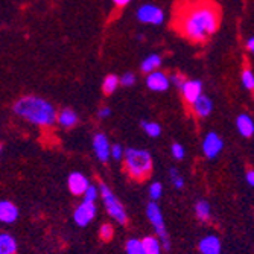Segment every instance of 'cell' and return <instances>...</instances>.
I'll use <instances>...</instances> for the list:
<instances>
[{
	"mask_svg": "<svg viewBox=\"0 0 254 254\" xmlns=\"http://www.w3.org/2000/svg\"><path fill=\"white\" fill-rule=\"evenodd\" d=\"M245 181L248 183V186H254V171L253 169H250V171H247V174H245Z\"/></svg>",
	"mask_w": 254,
	"mask_h": 254,
	"instance_id": "obj_35",
	"label": "cell"
},
{
	"mask_svg": "<svg viewBox=\"0 0 254 254\" xmlns=\"http://www.w3.org/2000/svg\"><path fill=\"white\" fill-rule=\"evenodd\" d=\"M0 154H2V145H0Z\"/></svg>",
	"mask_w": 254,
	"mask_h": 254,
	"instance_id": "obj_38",
	"label": "cell"
},
{
	"mask_svg": "<svg viewBox=\"0 0 254 254\" xmlns=\"http://www.w3.org/2000/svg\"><path fill=\"white\" fill-rule=\"evenodd\" d=\"M125 168L131 178L142 181L148 178L152 172V155L146 149L140 148H128L124 152Z\"/></svg>",
	"mask_w": 254,
	"mask_h": 254,
	"instance_id": "obj_3",
	"label": "cell"
},
{
	"mask_svg": "<svg viewBox=\"0 0 254 254\" xmlns=\"http://www.w3.org/2000/svg\"><path fill=\"white\" fill-rule=\"evenodd\" d=\"M190 105H192L195 116L198 118H207V116H210L213 111V101L209 96H205L204 93L199 98H196Z\"/></svg>",
	"mask_w": 254,
	"mask_h": 254,
	"instance_id": "obj_13",
	"label": "cell"
},
{
	"mask_svg": "<svg viewBox=\"0 0 254 254\" xmlns=\"http://www.w3.org/2000/svg\"><path fill=\"white\" fill-rule=\"evenodd\" d=\"M96 216V204L95 202H87L82 201L73 213V219L76 222V225L79 227H87L91 221Z\"/></svg>",
	"mask_w": 254,
	"mask_h": 254,
	"instance_id": "obj_8",
	"label": "cell"
},
{
	"mask_svg": "<svg viewBox=\"0 0 254 254\" xmlns=\"http://www.w3.org/2000/svg\"><path fill=\"white\" fill-rule=\"evenodd\" d=\"M135 81H137V78H135V75L132 72H127L124 76L119 78V84L124 85V87H132L135 84Z\"/></svg>",
	"mask_w": 254,
	"mask_h": 254,
	"instance_id": "obj_31",
	"label": "cell"
},
{
	"mask_svg": "<svg viewBox=\"0 0 254 254\" xmlns=\"http://www.w3.org/2000/svg\"><path fill=\"white\" fill-rule=\"evenodd\" d=\"M169 178H171V183L174 184L175 189H183L184 188V178L178 174V171L175 168H172L169 171Z\"/></svg>",
	"mask_w": 254,
	"mask_h": 254,
	"instance_id": "obj_28",
	"label": "cell"
},
{
	"mask_svg": "<svg viewBox=\"0 0 254 254\" xmlns=\"http://www.w3.org/2000/svg\"><path fill=\"white\" fill-rule=\"evenodd\" d=\"M101 195L105 204V209L108 212V215L119 224H127L128 216L125 212V207L122 205V202L116 198V195L113 193V190L107 186V184H101Z\"/></svg>",
	"mask_w": 254,
	"mask_h": 254,
	"instance_id": "obj_4",
	"label": "cell"
},
{
	"mask_svg": "<svg viewBox=\"0 0 254 254\" xmlns=\"http://www.w3.org/2000/svg\"><path fill=\"white\" fill-rule=\"evenodd\" d=\"M127 254H145L143 242L140 239H129L127 242Z\"/></svg>",
	"mask_w": 254,
	"mask_h": 254,
	"instance_id": "obj_24",
	"label": "cell"
},
{
	"mask_svg": "<svg viewBox=\"0 0 254 254\" xmlns=\"http://www.w3.org/2000/svg\"><path fill=\"white\" fill-rule=\"evenodd\" d=\"M146 216L149 219V222L152 224L157 236L161 239L160 244H163L165 250L171 248V242H169V236H168V230L165 225V219H163V213H161V209L158 207V204L155 201H151L146 207Z\"/></svg>",
	"mask_w": 254,
	"mask_h": 254,
	"instance_id": "obj_5",
	"label": "cell"
},
{
	"mask_svg": "<svg viewBox=\"0 0 254 254\" xmlns=\"http://www.w3.org/2000/svg\"><path fill=\"white\" fill-rule=\"evenodd\" d=\"M99 236H101L102 241H110V239H113V236H114V230H113V227H111L110 224H104V225L101 227V230H99Z\"/></svg>",
	"mask_w": 254,
	"mask_h": 254,
	"instance_id": "obj_30",
	"label": "cell"
},
{
	"mask_svg": "<svg viewBox=\"0 0 254 254\" xmlns=\"http://www.w3.org/2000/svg\"><path fill=\"white\" fill-rule=\"evenodd\" d=\"M124 152H125V149L119 143L110 146V157H113L114 160H122L124 158Z\"/></svg>",
	"mask_w": 254,
	"mask_h": 254,
	"instance_id": "obj_32",
	"label": "cell"
},
{
	"mask_svg": "<svg viewBox=\"0 0 254 254\" xmlns=\"http://www.w3.org/2000/svg\"><path fill=\"white\" fill-rule=\"evenodd\" d=\"M180 90H181L183 99L190 105L196 98L202 95V82L199 79H186Z\"/></svg>",
	"mask_w": 254,
	"mask_h": 254,
	"instance_id": "obj_11",
	"label": "cell"
},
{
	"mask_svg": "<svg viewBox=\"0 0 254 254\" xmlns=\"http://www.w3.org/2000/svg\"><path fill=\"white\" fill-rule=\"evenodd\" d=\"M67 184H68V189H70V192L73 195L81 196V195H84L85 189L88 188L90 181L81 172H72L70 175H68V178H67Z\"/></svg>",
	"mask_w": 254,
	"mask_h": 254,
	"instance_id": "obj_12",
	"label": "cell"
},
{
	"mask_svg": "<svg viewBox=\"0 0 254 254\" xmlns=\"http://www.w3.org/2000/svg\"><path fill=\"white\" fill-rule=\"evenodd\" d=\"M236 128L242 137H253L254 134V121L248 113H242L236 118Z\"/></svg>",
	"mask_w": 254,
	"mask_h": 254,
	"instance_id": "obj_16",
	"label": "cell"
},
{
	"mask_svg": "<svg viewBox=\"0 0 254 254\" xmlns=\"http://www.w3.org/2000/svg\"><path fill=\"white\" fill-rule=\"evenodd\" d=\"M119 76L118 75H107L102 81V91L105 95H113L119 88Z\"/></svg>",
	"mask_w": 254,
	"mask_h": 254,
	"instance_id": "obj_20",
	"label": "cell"
},
{
	"mask_svg": "<svg viewBox=\"0 0 254 254\" xmlns=\"http://www.w3.org/2000/svg\"><path fill=\"white\" fill-rule=\"evenodd\" d=\"M135 18L140 23H145V25L160 26V25H163V21H165V11L157 5L145 3L137 9Z\"/></svg>",
	"mask_w": 254,
	"mask_h": 254,
	"instance_id": "obj_6",
	"label": "cell"
},
{
	"mask_svg": "<svg viewBox=\"0 0 254 254\" xmlns=\"http://www.w3.org/2000/svg\"><path fill=\"white\" fill-rule=\"evenodd\" d=\"M245 48H247L248 52H251V54L254 52V38H253V37H250V38L245 41Z\"/></svg>",
	"mask_w": 254,
	"mask_h": 254,
	"instance_id": "obj_36",
	"label": "cell"
},
{
	"mask_svg": "<svg viewBox=\"0 0 254 254\" xmlns=\"http://www.w3.org/2000/svg\"><path fill=\"white\" fill-rule=\"evenodd\" d=\"M18 207L11 201H0V222L14 224L18 219Z\"/></svg>",
	"mask_w": 254,
	"mask_h": 254,
	"instance_id": "obj_15",
	"label": "cell"
},
{
	"mask_svg": "<svg viewBox=\"0 0 254 254\" xmlns=\"http://www.w3.org/2000/svg\"><path fill=\"white\" fill-rule=\"evenodd\" d=\"M169 81H171V84H174L177 88H181V85L184 84V81H186V76L181 75V73H172V75L169 76Z\"/></svg>",
	"mask_w": 254,
	"mask_h": 254,
	"instance_id": "obj_33",
	"label": "cell"
},
{
	"mask_svg": "<svg viewBox=\"0 0 254 254\" xmlns=\"http://www.w3.org/2000/svg\"><path fill=\"white\" fill-rule=\"evenodd\" d=\"M221 14L210 0H190L177 15L180 32L195 43L209 40L219 28Z\"/></svg>",
	"mask_w": 254,
	"mask_h": 254,
	"instance_id": "obj_1",
	"label": "cell"
},
{
	"mask_svg": "<svg viewBox=\"0 0 254 254\" xmlns=\"http://www.w3.org/2000/svg\"><path fill=\"white\" fill-rule=\"evenodd\" d=\"M82 196H84V201H87V202H95L99 196V189L96 186H93V184H88V188L85 189Z\"/></svg>",
	"mask_w": 254,
	"mask_h": 254,
	"instance_id": "obj_27",
	"label": "cell"
},
{
	"mask_svg": "<svg viewBox=\"0 0 254 254\" xmlns=\"http://www.w3.org/2000/svg\"><path fill=\"white\" fill-rule=\"evenodd\" d=\"M113 3L116 5L118 8H125L127 5L131 3V0H113Z\"/></svg>",
	"mask_w": 254,
	"mask_h": 254,
	"instance_id": "obj_37",
	"label": "cell"
},
{
	"mask_svg": "<svg viewBox=\"0 0 254 254\" xmlns=\"http://www.w3.org/2000/svg\"><path fill=\"white\" fill-rule=\"evenodd\" d=\"M146 87L151 91H155V93H161V91H166L171 87V81L169 76L163 72V70H154L151 73L146 75L145 79Z\"/></svg>",
	"mask_w": 254,
	"mask_h": 254,
	"instance_id": "obj_9",
	"label": "cell"
},
{
	"mask_svg": "<svg viewBox=\"0 0 254 254\" xmlns=\"http://www.w3.org/2000/svg\"><path fill=\"white\" fill-rule=\"evenodd\" d=\"M142 129L145 131L146 135L155 138V137H160L161 135V127L157 124V122H151V121H142L140 124Z\"/></svg>",
	"mask_w": 254,
	"mask_h": 254,
	"instance_id": "obj_23",
	"label": "cell"
},
{
	"mask_svg": "<svg viewBox=\"0 0 254 254\" xmlns=\"http://www.w3.org/2000/svg\"><path fill=\"white\" fill-rule=\"evenodd\" d=\"M148 193H149L151 201H155L157 202V199H160L161 195H163V186H161V183L154 181L151 186H149V189H148Z\"/></svg>",
	"mask_w": 254,
	"mask_h": 254,
	"instance_id": "obj_26",
	"label": "cell"
},
{
	"mask_svg": "<svg viewBox=\"0 0 254 254\" xmlns=\"http://www.w3.org/2000/svg\"><path fill=\"white\" fill-rule=\"evenodd\" d=\"M142 242H143L145 254H161V244L157 238L148 236V238L142 239Z\"/></svg>",
	"mask_w": 254,
	"mask_h": 254,
	"instance_id": "obj_22",
	"label": "cell"
},
{
	"mask_svg": "<svg viewBox=\"0 0 254 254\" xmlns=\"http://www.w3.org/2000/svg\"><path fill=\"white\" fill-rule=\"evenodd\" d=\"M241 81H242L244 88H247L248 91L254 90V73L251 68H244L241 75Z\"/></svg>",
	"mask_w": 254,
	"mask_h": 254,
	"instance_id": "obj_25",
	"label": "cell"
},
{
	"mask_svg": "<svg viewBox=\"0 0 254 254\" xmlns=\"http://www.w3.org/2000/svg\"><path fill=\"white\" fill-rule=\"evenodd\" d=\"M198 248L201 254H221L222 251V244L221 239L215 235H209L199 241Z\"/></svg>",
	"mask_w": 254,
	"mask_h": 254,
	"instance_id": "obj_14",
	"label": "cell"
},
{
	"mask_svg": "<svg viewBox=\"0 0 254 254\" xmlns=\"http://www.w3.org/2000/svg\"><path fill=\"white\" fill-rule=\"evenodd\" d=\"M161 63H163V58H161L158 54H151V55H148L143 61H142V64H140V70L143 72V73H151V72H154V70H158L160 68V65H161Z\"/></svg>",
	"mask_w": 254,
	"mask_h": 254,
	"instance_id": "obj_18",
	"label": "cell"
},
{
	"mask_svg": "<svg viewBox=\"0 0 254 254\" xmlns=\"http://www.w3.org/2000/svg\"><path fill=\"white\" fill-rule=\"evenodd\" d=\"M110 140L104 132H96L93 137V151L95 155L102 163H107L110 160Z\"/></svg>",
	"mask_w": 254,
	"mask_h": 254,
	"instance_id": "obj_10",
	"label": "cell"
},
{
	"mask_svg": "<svg viewBox=\"0 0 254 254\" xmlns=\"http://www.w3.org/2000/svg\"><path fill=\"white\" fill-rule=\"evenodd\" d=\"M79 118L72 108H64L61 111H57V124H60L63 128H73L78 124Z\"/></svg>",
	"mask_w": 254,
	"mask_h": 254,
	"instance_id": "obj_17",
	"label": "cell"
},
{
	"mask_svg": "<svg viewBox=\"0 0 254 254\" xmlns=\"http://www.w3.org/2000/svg\"><path fill=\"white\" fill-rule=\"evenodd\" d=\"M224 149V140L219 137L218 132L210 131L207 132L204 140H202V152L207 158H216L219 155V152Z\"/></svg>",
	"mask_w": 254,
	"mask_h": 254,
	"instance_id": "obj_7",
	"label": "cell"
},
{
	"mask_svg": "<svg viewBox=\"0 0 254 254\" xmlns=\"http://www.w3.org/2000/svg\"><path fill=\"white\" fill-rule=\"evenodd\" d=\"M111 116V110H110V107H102V108H99V111H98V118L99 119H107V118H110Z\"/></svg>",
	"mask_w": 254,
	"mask_h": 254,
	"instance_id": "obj_34",
	"label": "cell"
},
{
	"mask_svg": "<svg viewBox=\"0 0 254 254\" xmlns=\"http://www.w3.org/2000/svg\"><path fill=\"white\" fill-rule=\"evenodd\" d=\"M15 116L37 127H52L57 124V108L54 104L37 95L23 96L12 105Z\"/></svg>",
	"mask_w": 254,
	"mask_h": 254,
	"instance_id": "obj_2",
	"label": "cell"
},
{
	"mask_svg": "<svg viewBox=\"0 0 254 254\" xmlns=\"http://www.w3.org/2000/svg\"><path fill=\"white\" fill-rule=\"evenodd\" d=\"M171 154L175 160H183L184 155H186V149H184V146L181 143H172L171 146Z\"/></svg>",
	"mask_w": 254,
	"mask_h": 254,
	"instance_id": "obj_29",
	"label": "cell"
},
{
	"mask_svg": "<svg viewBox=\"0 0 254 254\" xmlns=\"http://www.w3.org/2000/svg\"><path fill=\"white\" fill-rule=\"evenodd\" d=\"M195 213L198 216V219H201L202 222L209 221L210 219V215H212V209H210V204L204 201V199H199L196 204H195Z\"/></svg>",
	"mask_w": 254,
	"mask_h": 254,
	"instance_id": "obj_21",
	"label": "cell"
},
{
	"mask_svg": "<svg viewBox=\"0 0 254 254\" xmlns=\"http://www.w3.org/2000/svg\"><path fill=\"white\" fill-rule=\"evenodd\" d=\"M17 241L8 235L0 233V254H17Z\"/></svg>",
	"mask_w": 254,
	"mask_h": 254,
	"instance_id": "obj_19",
	"label": "cell"
}]
</instances>
